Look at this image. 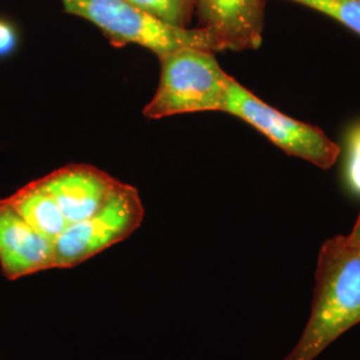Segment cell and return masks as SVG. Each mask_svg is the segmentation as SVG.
Here are the masks:
<instances>
[{"label":"cell","mask_w":360,"mask_h":360,"mask_svg":"<svg viewBox=\"0 0 360 360\" xmlns=\"http://www.w3.org/2000/svg\"><path fill=\"white\" fill-rule=\"evenodd\" d=\"M360 323V240L338 235L321 247L309 321L283 360H315Z\"/></svg>","instance_id":"obj_1"},{"label":"cell","mask_w":360,"mask_h":360,"mask_svg":"<svg viewBox=\"0 0 360 360\" xmlns=\"http://www.w3.org/2000/svg\"><path fill=\"white\" fill-rule=\"evenodd\" d=\"M159 58L160 82L154 98L143 110L148 119L195 112H223L230 75L215 52L183 47Z\"/></svg>","instance_id":"obj_2"},{"label":"cell","mask_w":360,"mask_h":360,"mask_svg":"<svg viewBox=\"0 0 360 360\" xmlns=\"http://www.w3.org/2000/svg\"><path fill=\"white\" fill-rule=\"evenodd\" d=\"M70 15L98 27L116 49L136 44L160 56L183 47L223 51L211 32L200 27L178 28L156 19L127 0H60Z\"/></svg>","instance_id":"obj_3"},{"label":"cell","mask_w":360,"mask_h":360,"mask_svg":"<svg viewBox=\"0 0 360 360\" xmlns=\"http://www.w3.org/2000/svg\"><path fill=\"white\" fill-rule=\"evenodd\" d=\"M223 112L242 119L284 153L316 167H333L340 154V147L322 129L271 107L232 77L227 86Z\"/></svg>","instance_id":"obj_4"},{"label":"cell","mask_w":360,"mask_h":360,"mask_svg":"<svg viewBox=\"0 0 360 360\" xmlns=\"http://www.w3.org/2000/svg\"><path fill=\"white\" fill-rule=\"evenodd\" d=\"M144 206L139 191L126 183L90 218L68 224L53 242V269H72L129 238L142 226Z\"/></svg>","instance_id":"obj_5"},{"label":"cell","mask_w":360,"mask_h":360,"mask_svg":"<svg viewBox=\"0 0 360 360\" xmlns=\"http://www.w3.org/2000/svg\"><path fill=\"white\" fill-rule=\"evenodd\" d=\"M267 0H195L199 27L218 40L223 51L262 46Z\"/></svg>","instance_id":"obj_6"},{"label":"cell","mask_w":360,"mask_h":360,"mask_svg":"<svg viewBox=\"0 0 360 360\" xmlns=\"http://www.w3.org/2000/svg\"><path fill=\"white\" fill-rule=\"evenodd\" d=\"M68 224L90 218L120 184L110 174L89 165H68L41 178Z\"/></svg>","instance_id":"obj_7"},{"label":"cell","mask_w":360,"mask_h":360,"mask_svg":"<svg viewBox=\"0 0 360 360\" xmlns=\"http://www.w3.org/2000/svg\"><path fill=\"white\" fill-rule=\"evenodd\" d=\"M0 269L8 281L53 269V243L35 231L7 198H0Z\"/></svg>","instance_id":"obj_8"},{"label":"cell","mask_w":360,"mask_h":360,"mask_svg":"<svg viewBox=\"0 0 360 360\" xmlns=\"http://www.w3.org/2000/svg\"><path fill=\"white\" fill-rule=\"evenodd\" d=\"M7 200L35 231L52 243L68 227L58 203L40 179L28 183Z\"/></svg>","instance_id":"obj_9"},{"label":"cell","mask_w":360,"mask_h":360,"mask_svg":"<svg viewBox=\"0 0 360 360\" xmlns=\"http://www.w3.org/2000/svg\"><path fill=\"white\" fill-rule=\"evenodd\" d=\"M136 8L178 28H190L195 0H127Z\"/></svg>","instance_id":"obj_10"},{"label":"cell","mask_w":360,"mask_h":360,"mask_svg":"<svg viewBox=\"0 0 360 360\" xmlns=\"http://www.w3.org/2000/svg\"><path fill=\"white\" fill-rule=\"evenodd\" d=\"M323 13L360 37V0H288Z\"/></svg>","instance_id":"obj_11"},{"label":"cell","mask_w":360,"mask_h":360,"mask_svg":"<svg viewBox=\"0 0 360 360\" xmlns=\"http://www.w3.org/2000/svg\"><path fill=\"white\" fill-rule=\"evenodd\" d=\"M346 181L348 188L360 195V124L349 129L347 135Z\"/></svg>","instance_id":"obj_12"},{"label":"cell","mask_w":360,"mask_h":360,"mask_svg":"<svg viewBox=\"0 0 360 360\" xmlns=\"http://www.w3.org/2000/svg\"><path fill=\"white\" fill-rule=\"evenodd\" d=\"M18 44V31L8 19L0 18V58L13 53Z\"/></svg>","instance_id":"obj_13"},{"label":"cell","mask_w":360,"mask_h":360,"mask_svg":"<svg viewBox=\"0 0 360 360\" xmlns=\"http://www.w3.org/2000/svg\"><path fill=\"white\" fill-rule=\"evenodd\" d=\"M349 235L354 236L355 239L360 240V212L359 215H358V219H356V221H355V224H354L352 231L349 232Z\"/></svg>","instance_id":"obj_14"}]
</instances>
